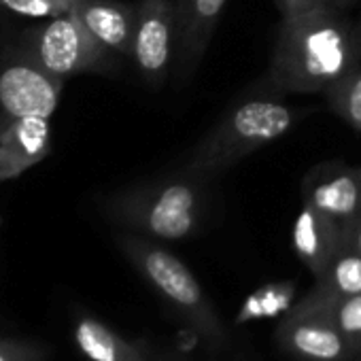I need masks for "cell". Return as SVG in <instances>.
I'll return each instance as SVG.
<instances>
[{
	"label": "cell",
	"mask_w": 361,
	"mask_h": 361,
	"mask_svg": "<svg viewBox=\"0 0 361 361\" xmlns=\"http://www.w3.org/2000/svg\"><path fill=\"white\" fill-rule=\"evenodd\" d=\"M295 111L279 98L255 96L232 106L192 149L180 172L213 178L253 151L283 138L295 126Z\"/></svg>",
	"instance_id": "4"
},
{
	"label": "cell",
	"mask_w": 361,
	"mask_h": 361,
	"mask_svg": "<svg viewBox=\"0 0 361 361\" xmlns=\"http://www.w3.org/2000/svg\"><path fill=\"white\" fill-rule=\"evenodd\" d=\"M172 361H192L190 357H185L183 353H178V350H174L172 348Z\"/></svg>",
	"instance_id": "25"
},
{
	"label": "cell",
	"mask_w": 361,
	"mask_h": 361,
	"mask_svg": "<svg viewBox=\"0 0 361 361\" xmlns=\"http://www.w3.org/2000/svg\"><path fill=\"white\" fill-rule=\"evenodd\" d=\"M353 3H355V0H323V5H325V7L336 9V11H344V9H348Z\"/></svg>",
	"instance_id": "22"
},
{
	"label": "cell",
	"mask_w": 361,
	"mask_h": 361,
	"mask_svg": "<svg viewBox=\"0 0 361 361\" xmlns=\"http://www.w3.org/2000/svg\"><path fill=\"white\" fill-rule=\"evenodd\" d=\"M291 245L300 262L319 279L338 251L346 247V232L336 221L302 202V211L293 224Z\"/></svg>",
	"instance_id": "12"
},
{
	"label": "cell",
	"mask_w": 361,
	"mask_h": 361,
	"mask_svg": "<svg viewBox=\"0 0 361 361\" xmlns=\"http://www.w3.org/2000/svg\"><path fill=\"white\" fill-rule=\"evenodd\" d=\"M62 79L43 71L35 60L11 62L0 71V111L11 121L49 119L58 109Z\"/></svg>",
	"instance_id": "9"
},
{
	"label": "cell",
	"mask_w": 361,
	"mask_h": 361,
	"mask_svg": "<svg viewBox=\"0 0 361 361\" xmlns=\"http://www.w3.org/2000/svg\"><path fill=\"white\" fill-rule=\"evenodd\" d=\"M49 119L28 117L11 121L0 132V183L26 172L49 155Z\"/></svg>",
	"instance_id": "13"
},
{
	"label": "cell",
	"mask_w": 361,
	"mask_h": 361,
	"mask_svg": "<svg viewBox=\"0 0 361 361\" xmlns=\"http://www.w3.org/2000/svg\"><path fill=\"white\" fill-rule=\"evenodd\" d=\"M75 342L90 361H151L155 346L126 340L96 317L83 314L75 323Z\"/></svg>",
	"instance_id": "14"
},
{
	"label": "cell",
	"mask_w": 361,
	"mask_h": 361,
	"mask_svg": "<svg viewBox=\"0 0 361 361\" xmlns=\"http://www.w3.org/2000/svg\"><path fill=\"white\" fill-rule=\"evenodd\" d=\"M274 3H276V9L281 11V16L289 18V16H295L302 11H310L314 7H321L323 0H274Z\"/></svg>",
	"instance_id": "19"
},
{
	"label": "cell",
	"mask_w": 361,
	"mask_h": 361,
	"mask_svg": "<svg viewBox=\"0 0 361 361\" xmlns=\"http://www.w3.org/2000/svg\"><path fill=\"white\" fill-rule=\"evenodd\" d=\"M314 289L331 298H348L361 293V253L342 247L329 262L325 272L317 279Z\"/></svg>",
	"instance_id": "15"
},
{
	"label": "cell",
	"mask_w": 361,
	"mask_h": 361,
	"mask_svg": "<svg viewBox=\"0 0 361 361\" xmlns=\"http://www.w3.org/2000/svg\"><path fill=\"white\" fill-rule=\"evenodd\" d=\"M28 350L13 346V344H0V361H26Z\"/></svg>",
	"instance_id": "20"
},
{
	"label": "cell",
	"mask_w": 361,
	"mask_h": 361,
	"mask_svg": "<svg viewBox=\"0 0 361 361\" xmlns=\"http://www.w3.org/2000/svg\"><path fill=\"white\" fill-rule=\"evenodd\" d=\"M325 100L342 121L361 132V60L346 77L325 92Z\"/></svg>",
	"instance_id": "17"
},
{
	"label": "cell",
	"mask_w": 361,
	"mask_h": 361,
	"mask_svg": "<svg viewBox=\"0 0 361 361\" xmlns=\"http://www.w3.org/2000/svg\"><path fill=\"white\" fill-rule=\"evenodd\" d=\"M321 310L329 317V321L340 329V334L348 340L357 357H361V293L348 298H331L312 289L308 295Z\"/></svg>",
	"instance_id": "16"
},
{
	"label": "cell",
	"mask_w": 361,
	"mask_h": 361,
	"mask_svg": "<svg viewBox=\"0 0 361 361\" xmlns=\"http://www.w3.org/2000/svg\"><path fill=\"white\" fill-rule=\"evenodd\" d=\"M355 39H357V51H359V60H361V20L355 24Z\"/></svg>",
	"instance_id": "24"
},
{
	"label": "cell",
	"mask_w": 361,
	"mask_h": 361,
	"mask_svg": "<svg viewBox=\"0 0 361 361\" xmlns=\"http://www.w3.org/2000/svg\"><path fill=\"white\" fill-rule=\"evenodd\" d=\"M346 247H350V249H355L357 253H361V213H359L357 221L353 224V228H350V232H348Z\"/></svg>",
	"instance_id": "21"
},
{
	"label": "cell",
	"mask_w": 361,
	"mask_h": 361,
	"mask_svg": "<svg viewBox=\"0 0 361 361\" xmlns=\"http://www.w3.org/2000/svg\"><path fill=\"white\" fill-rule=\"evenodd\" d=\"M276 342L283 353L300 361H353L357 357L321 306L306 295L279 323Z\"/></svg>",
	"instance_id": "7"
},
{
	"label": "cell",
	"mask_w": 361,
	"mask_h": 361,
	"mask_svg": "<svg viewBox=\"0 0 361 361\" xmlns=\"http://www.w3.org/2000/svg\"><path fill=\"white\" fill-rule=\"evenodd\" d=\"M359 62L355 22L325 5L283 18L270 58V81L281 92L325 94Z\"/></svg>",
	"instance_id": "1"
},
{
	"label": "cell",
	"mask_w": 361,
	"mask_h": 361,
	"mask_svg": "<svg viewBox=\"0 0 361 361\" xmlns=\"http://www.w3.org/2000/svg\"><path fill=\"white\" fill-rule=\"evenodd\" d=\"M77 0H0V7L22 18H60L73 11Z\"/></svg>",
	"instance_id": "18"
},
{
	"label": "cell",
	"mask_w": 361,
	"mask_h": 361,
	"mask_svg": "<svg viewBox=\"0 0 361 361\" xmlns=\"http://www.w3.org/2000/svg\"><path fill=\"white\" fill-rule=\"evenodd\" d=\"M109 51L130 58L138 5L119 0H77L71 11Z\"/></svg>",
	"instance_id": "11"
},
{
	"label": "cell",
	"mask_w": 361,
	"mask_h": 361,
	"mask_svg": "<svg viewBox=\"0 0 361 361\" xmlns=\"http://www.w3.org/2000/svg\"><path fill=\"white\" fill-rule=\"evenodd\" d=\"M174 5L178 22L176 64L180 77L190 79L211 45L228 0H174Z\"/></svg>",
	"instance_id": "10"
},
{
	"label": "cell",
	"mask_w": 361,
	"mask_h": 361,
	"mask_svg": "<svg viewBox=\"0 0 361 361\" xmlns=\"http://www.w3.org/2000/svg\"><path fill=\"white\" fill-rule=\"evenodd\" d=\"M209 213L207 180L180 172L149 183L109 202V215L123 228L161 243L194 238Z\"/></svg>",
	"instance_id": "3"
},
{
	"label": "cell",
	"mask_w": 361,
	"mask_h": 361,
	"mask_svg": "<svg viewBox=\"0 0 361 361\" xmlns=\"http://www.w3.org/2000/svg\"><path fill=\"white\" fill-rule=\"evenodd\" d=\"M117 245L136 272L183 323V327L192 331V336L213 353L228 348V327L213 300L183 259L140 234H121L117 236Z\"/></svg>",
	"instance_id": "2"
},
{
	"label": "cell",
	"mask_w": 361,
	"mask_h": 361,
	"mask_svg": "<svg viewBox=\"0 0 361 361\" xmlns=\"http://www.w3.org/2000/svg\"><path fill=\"white\" fill-rule=\"evenodd\" d=\"M302 202L336 221L348 238L361 213V166L325 161L306 172Z\"/></svg>",
	"instance_id": "8"
},
{
	"label": "cell",
	"mask_w": 361,
	"mask_h": 361,
	"mask_svg": "<svg viewBox=\"0 0 361 361\" xmlns=\"http://www.w3.org/2000/svg\"><path fill=\"white\" fill-rule=\"evenodd\" d=\"M151 361H172V348H157L155 346Z\"/></svg>",
	"instance_id": "23"
},
{
	"label": "cell",
	"mask_w": 361,
	"mask_h": 361,
	"mask_svg": "<svg viewBox=\"0 0 361 361\" xmlns=\"http://www.w3.org/2000/svg\"><path fill=\"white\" fill-rule=\"evenodd\" d=\"M353 361H361V357H355V359H353Z\"/></svg>",
	"instance_id": "26"
},
{
	"label": "cell",
	"mask_w": 361,
	"mask_h": 361,
	"mask_svg": "<svg viewBox=\"0 0 361 361\" xmlns=\"http://www.w3.org/2000/svg\"><path fill=\"white\" fill-rule=\"evenodd\" d=\"M111 56L113 51L102 47L73 13L54 18L37 32L35 62L62 81L79 73L111 68Z\"/></svg>",
	"instance_id": "5"
},
{
	"label": "cell",
	"mask_w": 361,
	"mask_h": 361,
	"mask_svg": "<svg viewBox=\"0 0 361 361\" xmlns=\"http://www.w3.org/2000/svg\"><path fill=\"white\" fill-rule=\"evenodd\" d=\"M178 22L174 0H138L132 60L151 87H161L176 62Z\"/></svg>",
	"instance_id": "6"
}]
</instances>
